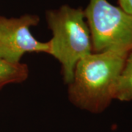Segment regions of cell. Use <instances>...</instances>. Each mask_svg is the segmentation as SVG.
Wrapping results in <instances>:
<instances>
[{
	"instance_id": "6da1fadb",
	"label": "cell",
	"mask_w": 132,
	"mask_h": 132,
	"mask_svg": "<svg viewBox=\"0 0 132 132\" xmlns=\"http://www.w3.org/2000/svg\"><path fill=\"white\" fill-rule=\"evenodd\" d=\"M126 52H93L76 64L68 84V98L77 107L92 113L103 112L114 99V90Z\"/></svg>"
},
{
	"instance_id": "7a4b0ae2",
	"label": "cell",
	"mask_w": 132,
	"mask_h": 132,
	"mask_svg": "<svg viewBox=\"0 0 132 132\" xmlns=\"http://www.w3.org/2000/svg\"><path fill=\"white\" fill-rule=\"evenodd\" d=\"M48 27L52 38L48 54L60 63L64 82L68 85L73 77L76 64L93 53V43L84 10L68 5L46 12Z\"/></svg>"
},
{
	"instance_id": "3957f363",
	"label": "cell",
	"mask_w": 132,
	"mask_h": 132,
	"mask_svg": "<svg viewBox=\"0 0 132 132\" xmlns=\"http://www.w3.org/2000/svg\"><path fill=\"white\" fill-rule=\"evenodd\" d=\"M93 52L132 51V15L107 0H89L84 9Z\"/></svg>"
},
{
	"instance_id": "277c9868",
	"label": "cell",
	"mask_w": 132,
	"mask_h": 132,
	"mask_svg": "<svg viewBox=\"0 0 132 132\" xmlns=\"http://www.w3.org/2000/svg\"><path fill=\"white\" fill-rule=\"evenodd\" d=\"M39 22L37 15L25 14L18 18L0 15V57L19 63L27 53L47 54L48 43L38 40L30 29Z\"/></svg>"
},
{
	"instance_id": "5b68a950",
	"label": "cell",
	"mask_w": 132,
	"mask_h": 132,
	"mask_svg": "<svg viewBox=\"0 0 132 132\" xmlns=\"http://www.w3.org/2000/svg\"><path fill=\"white\" fill-rule=\"evenodd\" d=\"M29 76V68L23 63H11L0 57V90L10 84L24 82Z\"/></svg>"
},
{
	"instance_id": "8992f818",
	"label": "cell",
	"mask_w": 132,
	"mask_h": 132,
	"mask_svg": "<svg viewBox=\"0 0 132 132\" xmlns=\"http://www.w3.org/2000/svg\"><path fill=\"white\" fill-rule=\"evenodd\" d=\"M114 99L120 101H132V51L128 54L114 90Z\"/></svg>"
},
{
	"instance_id": "52a82bcc",
	"label": "cell",
	"mask_w": 132,
	"mask_h": 132,
	"mask_svg": "<svg viewBox=\"0 0 132 132\" xmlns=\"http://www.w3.org/2000/svg\"><path fill=\"white\" fill-rule=\"evenodd\" d=\"M118 4L123 11L132 15V0H118Z\"/></svg>"
}]
</instances>
